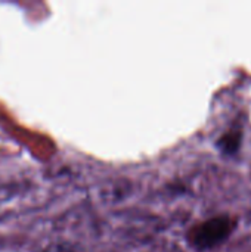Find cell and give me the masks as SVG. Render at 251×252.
I'll list each match as a JSON object with an SVG mask.
<instances>
[{"label": "cell", "mask_w": 251, "mask_h": 252, "mask_svg": "<svg viewBox=\"0 0 251 252\" xmlns=\"http://www.w3.org/2000/svg\"><path fill=\"white\" fill-rule=\"evenodd\" d=\"M234 229L235 220L231 216H216L195 226L189 232V241L198 250H210L228 239Z\"/></svg>", "instance_id": "6da1fadb"}, {"label": "cell", "mask_w": 251, "mask_h": 252, "mask_svg": "<svg viewBox=\"0 0 251 252\" xmlns=\"http://www.w3.org/2000/svg\"><path fill=\"white\" fill-rule=\"evenodd\" d=\"M241 139H243V133L240 130L232 128L219 137L217 148L226 155H234V154H237V151L241 146Z\"/></svg>", "instance_id": "7a4b0ae2"}]
</instances>
